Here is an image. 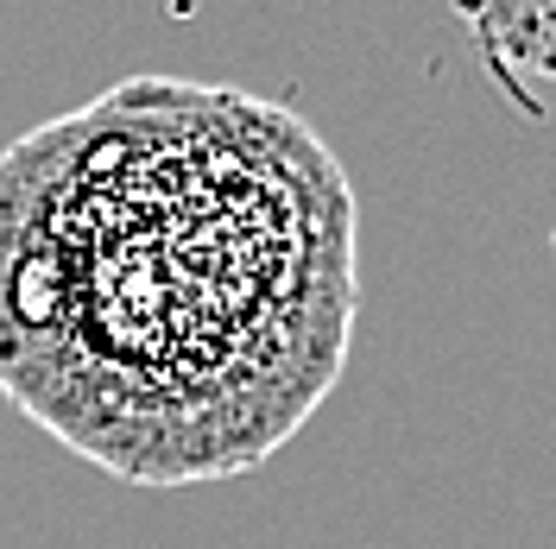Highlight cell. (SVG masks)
<instances>
[{
    "instance_id": "6da1fadb",
    "label": "cell",
    "mask_w": 556,
    "mask_h": 549,
    "mask_svg": "<svg viewBox=\"0 0 556 549\" xmlns=\"http://www.w3.org/2000/svg\"><path fill=\"white\" fill-rule=\"evenodd\" d=\"M455 13L500 76L556 82V0H455Z\"/></svg>"
}]
</instances>
